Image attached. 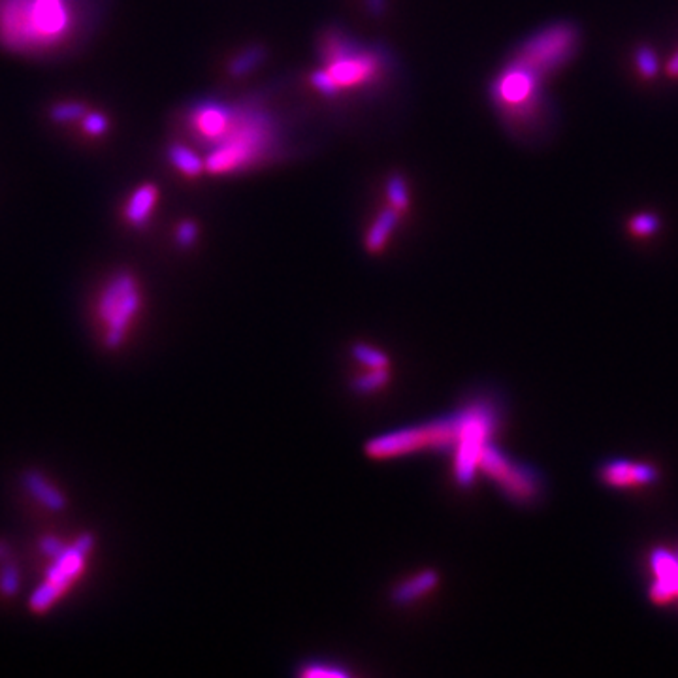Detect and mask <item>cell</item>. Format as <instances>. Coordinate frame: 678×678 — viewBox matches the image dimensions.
<instances>
[{"instance_id": "obj_1", "label": "cell", "mask_w": 678, "mask_h": 678, "mask_svg": "<svg viewBox=\"0 0 678 678\" xmlns=\"http://www.w3.org/2000/svg\"><path fill=\"white\" fill-rule=\"evenodd\" d=\"M78 27L74 0H0V45L37 55L70 40Z\"/></svg>"}, {"instance_id": "obj_2", "label": "cell", "mask_w": 678, "mask_h": 678, "mask_svg": "<svg viewBox=\"0 0 678 678\" xmlns=\"http://www.w3.org/2000/svg\"><path fill=\"white\" fill-rule=\"evenodd\" d=\"M323 69L311 72L309 84L326 98L373 89L390 70V53L377 45H362L339 29L324 30L319 38Z\"/></svg>"}, {"instance_id": "obj_3", "label": "cell", "mask_w": 678, "mask_h": 678, "mask_svg": "<svg viewBox=\"0 0 678 678\" xmlns=\"http://www.w3.org/2000/svg\"><path fill=\"white\" fill-rule=\"evenodd\" d=\"M281 151V132L274 115L257 102L236 106L225 138L211 147L206 170L230 176L268 162Z\"/></svg>"}, {"instance_id": "obj_4", "label": "cell", "mask_w": 678, "mask_h": 678, "mask_svg": "<svg viewBox=\"0 0 678 678\" xmlns=\"http://www.w3.org/2000/svg\"><path fill=\"white\" fill-rule=\"evenodd\" d=\"M543 81L541 76L511 59L492 81V102L509 123L517 127L532 123L534 115L541 110Z\"/></svg>"}, {"instance_id": "obj_5", "label": "cell", "mask_w": 678, "mask_h": 678, "mask_svg": "<svg viewBox=\"0 0 678 678\" xmlns=\"http://www.w3.org/2000/svg\"><path fill=\"white\" fill-rule=\"evenodd\" d=\"M142 306L138 279L130 272L111 275L98 296L96 315L104 326V341L110 349H119Z\"/></svg>"}, {"instance_id": "obj_6", "label": "cell", "mask_w": 678, "mask_h": 678, "mask_svg": "<svg viewBox=\"0 0 678 678\" xmlns=\"http://www.w3.org/2000/svg\"><path fill=\"white\" fill-rule=\"evenodd\" d=\"M576 47V27L571 23H554L527 38L512 55V61L524 64L526 69L547 79L573 59Z\"/></svg>"}, {"instance_id": "obj_7", "label": "cell", "mask_w": 678, "mask_h": 678, "mask_svg": "<svg viewBox=\"0 0 678 678\" xmlns=\"http://www.w3.org/2000/svg\"><path fill=\"white\" fill-rule=\"evenodd\" d=\"M94 537L91 534H81L66 551L53 558V564L49 566L45 583L37 588L30 598V609L35 613H45L52 609L61 595L72 586L76 578L84 573L86 560L93 551Z\"/></svg>"}, {"instance_id": "obj_8", "label": "cell", "mask_w": 678, "mask_h": 678, "mask_svg": "<svg viewBox=\"0 0 678 678\" xmlns=\"http://www.w3.org/2000/svg\"><path fill=\"white\" fill-rule=\"evenodd\" d=\"M494 417L485 405H477L464 413L462 434L454 445V475L460 485H470L475 471L481 466L486 439L492 432Z\"/></svg>"}, {"instance_id": "obj_9", "label": "cell", "mask_w": 678, "mask_h": 678, "mask_svg": "<svg viewBox=\"0 0 678 678\" xmlns=\"http://www.w3.org/2000/svg\"><path fill=\"white\" fill-rule=\"evenodd\" d=\"M236 106L226 104L215 98L208 101H198L187 110V127L191 135L200 142L209 143L211 147L219 143L230 128V123L234 119Z\"/></svg>"}, {"instance_id": "obj_10", "label": "cell", "mask_w": 678, "mask_h": 678, "mask_svg": "<svg viewBox=\"0 0 678 678\" xmlns=\"http://www.w3.org/2000/svg\"><path fill=\"white\" fill-rule=\"evenodd\" d=\"M478 468L485 470L490 477H494L495 481L503 486V490L512 495V498L530 500L535 492V483L530 477V473L512 466L503 454L492 449L490 445L485 446L483 456H481V466Z\"/></svg>"}, {"instance_id": "obj_11", "label": "cell", "mask_w": 678, "mask_h": 678, "mask_svg": "<svg viewBox=\"0 0 678 678\" xmlns=\"http://www.w3.org/2000/svg\"><path fill=\"white\" fill-rule=\"evenodd\" d=\"M159 187L155 184H142L135 191H132L123 206V217L125 221L135 226L143 228L157 208L159 202Z\"/></svg>"}, {"instance_id": "obj_12", "label": "cell", "mask_w": 678, "mask_h": 678, "mask_svg": "<svg viewBox=\"0 0 678 678\" xmlns=\"http://www.w3.org/2000/svg\"><path fill=\"white\" fill-rule=\"evenodd\" d=\"M23 486L29 494L35 495V500L40 502L49 511H64L66 509V495L59 490L47 477H44L37 470H27L23 473Z\"/></svg>"}, {"instance_id": "obj_13", "label": "cell", "mask_w": 678, "mask_h": 678, "mask_svg": "<svg viewBox=\"0 0 678 678\" xmlns=\"http://www.w3.org/2000/svg\"><path fill=\"white\" fill-rule=\"evenodd\" d=\"M400 217H402V213L398 209H394L392 206H387L379 211L375 221L368 228L366 241H364L366 243V249L370 253L375 255V253H381L385 249V245L388 243L390 236L394 234V230L398 228V225H400Z\"/></svg>"}, {"instance_id": "obj_14", "label": "cell", "mask_w": 678, "mask_h": 678, "mask_svg": "<svg viewBox=\"0 0 678 678\" xmlns=\"http://www.w3.org/2000/svg\"><path fill=\"white\" fill-rule=\"evenodd\" d=\"M656 477V471L650 466L630 464V462H617L603 471V478L609 485L615 486H630L650 483Z\"/></svg>"}, {"instance_id": "obj_15", "label": "cell", "mask_w": 678, "mask_h": 678, "mask_svg": "<svg viewBox=\"0 0 678 678\" xmlns=\"http://www.w3.org/2000/svg\"><path fill=\"white\" fill-rule=\"evenodd\" d=\"M168 162L185 177H198L206 170V160L185 143H172L168 147Z\"/></svg>"}, {"instance_id": "obj_16", "label": "cell", "mask_w": 678, "mask_h": 678, "mask_svg": "<svg viewBox=\"0 0 678 678\" xmlns=\"http://www.w3.org/2000/svg\"><path fill=\"white\" fill-rule=\"evenodd\" d=\"M439 583V578L434 571H424L417 576H411L409 581L402 583L398 588L394 590V601L396 603H409L415 601L428 592H432Z\"/></svg>"}, {"instance_id": "obj_17", "label": "cell", "mask_w": 678, "mask_h": 678, "mask_svg": "<svg viewBox=\"0 0 678 678\" xmlns=\"http://www.w3.org/2000/svg\"><path fill=\"white\" fill-rule=\"evenodd\" d=\"M266 47L264 45H251L243 49L241 53H238L228 64V74L233 78H243L247 74H251L255 69L266 61Z\"/></svg>"}, {"instance_id": "obj_18", "label": "cell", "mask_w": 678, "mask_h": 678, "mask_svg": "<svg viewBox=\"0 0 678 678\" xmlns=\"http://www.w3.org/2000/svg\"><path fill=\"white\" fill-rule=\"evenodd\" d=\"M87 111L89 110L84 102L62 101V102H57L49 108L47 115H49V121L55 123V125H72V123H79L81 119H84V115Z\"/></svg>"}, {"instance_id": "obj_19", "label": "cell", "mask_w": 678, "mask_h": 678, "mask_svg": "<svg viewBox=\"0 0 678 678\" xmlns=\"http://www.w3.org/2000/svg\"><path fill=\"white\" fill-rule=\"evenodd\" d=\"M387 200H388V206H392L394 209H398L402 215L409 209V202H411V196H409V184L407 179L400 174H392L387 181Z\"/></svg>"}, {"instance_id": "obj_20", "label": "cell", "mask_w": 678, "mask_h": 678, "mask_svg": "<svg viewBox=\"0 0 678 678\" xmlns=\"http://www.w3.org/2000/svg\"><path fill=\"white\" fill-rule=\"evenodd\" d=\"M81 132L89 138H102L110 130V118L102 111H87L79 121Z\"/></svg>"}, {"instance_id": "obj_21", "label": "cell", "mask_w": 678, "mask_h": 678, "mask_svg": "<svg viewBox=\"0 0 678 678\" xmlns=\"http://www.w3.org/2000/svg\"><path fill=\"white\" fill-rule=\"evenodd\" d=\"M388 381V368H370L366 375H360L356 379V390L360 392H372L381 388Z\"/></svg>"}, {"instance_id": "obj_22", "label": "cell", "mask_w": 678, "mask_h": 678, "mask_svg": "<svg viewBox=\"0 0 678 678\" xmlns=\"http://www.w3.org/2000/svg\"><path fill=\"white\" fill-rule=\"evenodd\" d=\"M0 592L8 598L20 592V569L15 564H4V568L0 569Z\"/></svg>"}, {"instance_id": "obj_23", "label": "cell", "mask_w": 678, "mask_h": 678, "mask_svg": "<svg viewBox=\"0 0 678 678\" xmlns=\"http://www.w3.org/2000/svg\"><path fill=\"white\" fill-rule=\"evenodd\" d=\"M652 566L658 578H674L678 575V560L667 552H656Z\"/></svg>"}, {"instance_id": "obj_24", "label": "cell", "mask_w": 678, "mask_h": 678, "mask_svg": "<svg viewBox=\"0 0 678 678\" xmlns=\"http://www.w3.org/2000/svg\"><path fill=\"white\" fill-rule=\"evenodd\" d=\"M355 356L358 362H364V366L368 368H388V360L383 353H379L377 349H372L368 345H358L355 349Z\"/></svg>"}, {"instance_id": "obj_25", "label": "cell", "mask_w": 678, "mask_h": 678, "mask_svg": "<svg viewBox=\"0 0 678 678\" xmlns=\"http://www.w3.org/2000/svg\"><path fill=\"white\" fill-rule=\"evenodd\" d=\"M635 59H637V66H639V70L642 76L654 78L658 74V59L649 47H641L635 55Z\"/></svg>"}, {"instance_id": "obj_26", "label": "cell", "mask_w": 678, "mask_h": 678, "mask_svg": "<svg viewBox=\"0 0 678 678\" xmlns=\"http://www.w3.org/2000/svg\"><path fill=\"white\" fill-rule=\"evenodd\" d=\"M658 219L652 213H641L632 221V230L637 236H649L658 228Z\"/></svg>"}, {"instance_id": "obj_27", "label": "cell", "mask_w": 678, "mask_h": 678, "mask_svg": "<svg viewBox=\"0 0 678 678\" xmlns=\"http://www.w3.org/2000/svg\"><path fill=\"white\" fill-rule=\"evenodd\" d=\"M198 240V225L192 221H184L176 230V241L181 247H192Z\"/></svg>"}, {"instance_id": "obj_28", "label": "cell", "mask_w": 678, "mask_h": 678, "mask_svg": "<svg viewBox=\"0 0 678 678\" xmlns=\"http://www.w3.org/2000/svg\"><path fill=\"white\" fill-rule=\"evenodd\" d=\"M66 547H69V544H64L59 537H55V535H45V537H42L40 539V549H42V552L45 554V556H49V558H57V556H61L64 551H66Z\"/></svg>"}, {"instance_id": "obj_29", "label": "cell", "mask_w": 678, "mask_h": 678, "mask_svg": "<svg viewBox=\"0 0 678 678\" xmlns=\"http://www.w3.org/2000/svg\"><path fill=\"white\" fill-rule=\"evenodd\" d=\"M364 6H366L368 13L372 18H383L388 10V0H364Z\"/></svg>"}, {"instance_id": "obj_30", "label": "cell", "mask_w": 678, "mask_h": 678, "mask_svg": "<svg viewBox=\"0 0 678 678\" xmlns=\"http://www.w3.org/2000/svg\"><path fill=\"white\" fill-rule=\"evenodd\" d=\"M667 74L671 78H678V52L667 62Z\"/></svg>"}, {"instance_id": "obj_31", "label": "cell", "mask_w": 678, "mask_h": 678, "mask_svg": "<svg viewBox=\"0 0 678 678\" xmlns=\"http://www.w3.org/2000/svg\"><path fill=\"white\" fill-rule=\"evenodd\" d=\"M8 554H10V549L6 547V544H4V543H0V560H4V558H8Z\"/></svg>"}, {"instance_id": "obj_32", "label": "cell", "mask_w": 678, "mask_h": 678, "mask_svg": "<svg viewBox=\"0 0 678 678\" xmlns=\"http://www.w3.org/2000/svg\"><path fill=\"white\" fill-rule=\"evenodd\" d=\"M674 588H676V595H678V575L674 576Z\"/></svg>"}]
</instances>
